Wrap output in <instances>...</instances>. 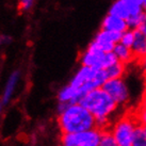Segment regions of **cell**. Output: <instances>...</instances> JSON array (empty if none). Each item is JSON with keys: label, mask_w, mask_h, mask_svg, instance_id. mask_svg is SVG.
<instances>
[{"label": "cell", "mask_w": 146, "mask_h": 146, "mask_svg": "<svg viewBox=\"0 0 146 146\" xmlns=\"http://www.w3.org/2000/svg\"><path fill=\"white\" fill-rule=\"evenodd\" d=\"M137 30L141 31L143 34H145V35H146V18L143 21V23L141 24V26H140V27H139V29H137Z\"/></svg>", "instance_id": "cell-24"}, {"label": "cell", "mask_w": 146, "mask_h": 146, "mask_svg": "<svg viewBox=\"0 0 146 146\" xmlns=\"http://www.w3.org/2000/svg\"><path fill=\"white\" fill-rule=\"evenodd\" d=\"M121 36L122 33L100 29L93 38V41L90 43L89 47H92L102 52H113L115 45L121 41Z\"/></svg>", "instance_id": "cell-7"}, {"label": "cell", "mask_w": 146, "mask_h": 146, "mask_svg": "<svg viewBox=\"0 0 146 146\" xmlns=\"http://www.w3.org/2000/svg\"><path fill=\"white\" fill-rule=\"evenodd\" d=\"M83 98V95L80 93V91L77 89H75L74 86L70 84H67L63 86L60 92L58 94V99L60 104H78L81 102V99Z\"/></svg>", "instance_id": "cell-9"}, {"label": "cell", "mask_w": 146, "mask_h": 146, "mask_svg": "<svg viewBox=\"0 0 146 146\" xmlns=\"http://www.w3.org/2000/svg\"><path fill=\"white\" fill-rule=\"evenodd\" d=\"M134 42V30H130L128 29L127 31H125L124 33H122V36H121V41L119 43L123 44L124 46L127 47H132Z\"/></svg>", "instance_id": "cell-16"}, {"label": "cell", "mask_w": 146, "mask_h": 146, "mask_svg": "<svg viewBox=\"0 0 146 146\" xmlns=\"http://www.w3.org/2000/svg\"><path fill=\"white\" fill-rule=\"evenodd\" d=\"M58 125L63 134L78 133L97 127L92 113L78 104H60L58 107Z\"/></svg>", "instance_id": "cell-1"}, {"label": "cell", "mask_w": 146, "mask_h": 146, "mask_svg": "<svg viewBox=\"0 0 146 146\" xmlns=\"http://www.w3.org/2000/svg\"><path fill=\"white\" fill-rule=\"evenodd\" d=\"M104 130L93 128L78 133L63 134L61 138V146H99Z\"/></svg>", "instance_id": "cell-5"}, {"label": "cell", "mask_w": 146, "mask_h": 146, "mask_svg": "<svg viewBox=\"0 0 146 146\" xmlns=\"http://www.w3.org/2000/svg\"><path fill=\"white\" fill-rule=\"evenodd\" d=\"M132 146H146V134L143 132L141 127H139L138 131L135 133Z\"/></svg>", "instance_id": "cell-18"}, {"label": "cell", "mask_w": 146, "mask_h": 146, "mask_svg": "<svg viewBox=\"0 0 146 146\" xmlns=\"http://www.w3.org/2000/svg\"><path fill=\"white\" fill-rule=\"evenodd\" d=\"M102 89L109 94V96L117 104L118 107L126 106L129 102L130 90L124 78L107 80L102 85Z\"/></svg>", "instance_id": "cell-6"}, {"label": "cell", "mask_w": 146, "mask_h": 146, "mask_svg": "<svg viewBox=\"0 0 146 146\" xmlns=\"http://www.w3.org/2000/svg\"><path fill=\"white\" fill-rule=\"evenodd\" d=\"M137 63H138L139 68L141 69V72L143 73V75L146 77V56H145V57H143L142 59L138 60V61H137Z\"/></svg>", "instance_id": "cell-21"}, {"label": "cell", "mask_w": 146, "mask_h": 146, "mask_svg": "<svg viewBox=\"0 0 146 146\" xmlns=\"http://www.w3.org/2000/svg\"><path fill=\"white\" fill-rule=\"evenodd\" d=\"M129 10V17L144 13V0H123ZM128 17V18H129Z\"/></svg>", "instance_id": "cell-15"}, {"label": "cell", "mask_w": 146, "mask_h": 146, "mask_svg": "<svg viewBox=\"0 0 146 146\" xmlns=\"http://www.w3.org/2000/svg\"><path fill=\"white\" fill-rule=\"evenodd\" d=\"M131 49L134 53L135 62L146 56V35L139 30H134V42Z\"/></svg>", "instance_id": "cell-11"}, {"label": "cell", "mask_w": 146, "mask_h": 146, "mask_svg": "<svg viewBox=\"0 0 146 146\" xmlns=\"http://www.w3.org/2000/svg\"><path fill=\"white\" fill-rule=\"evenodd\" d=\"M126 69H127V65L123 64L121 62H116L115 64L111 65L110 67L105 69L106 76L107 79H119V78H124L126 74Z\"/></svg>", "instance_id": "cell-14"}, {"label": "cell", "mask_w": 146, "mask_h": 146, "mask_svg": "<svg viewBox=\"0 0 146 146\" xmlns=\"http://www.w3.org/2000/svg\"><path fill=\"white\" fill-rule=\"evenodd\" d=\"M34 3L35 0H18V9L23 12H26L31 10Z\"/></svg>", "instance_id": "cell-20"}, {"label": "cell", "mask_w": 146, "mask_h": 146, "mask_svg": "<svg viewBox=\"0 0 146 146\" xmlns=\"http://www.w3.org/2000/svg\"><path fill=\"white\" fill-rule=\"evenodd\" d=\"M144 13H145V16H146V5L144 7Z\"/></svg>", "instance_id": "cell-27"}, {"label": "cell", "mask_w": 146, "mask_h": 146, "mask_svg": "<svg viewBox=\"0 0 146 146\" xmlns=\"http://www.w3.org/2000/svg\"><path fill=\"white\" fill-rule=\"evenodd\" d=\"M80 104L92 113L97 127L100 129L110 125L118 109L117 104L102 88L89 92L81 99Z\"/></svg>", "instance_id": "cell-2"}, {"label": "cell", "mask_w": 146, "mask_h": 146, "mask_svg": "<svg viewBox=\"0 0 146 146\" xmlns=\"http://www.w3.org/2000/svg\"><path fill=\"white\" fill-rule=\"evenodd\" d=\"M139 109L146 110V89L144 90L141 99H140V104H139Z\"/></svg>", "instance_id": "cell-23"}, {"label": "cell", "mask_w": 146, "mask_h": 146, "mask_svg": "<svg viewBox=\"0 0 146 146\" xmlns=\"http://www.w3.org/2000/svg\"><path fill=\"white\" fill-rule=\"evenodd\" d=\"M134 117L140 126H146V110L138 109L133 113Z\"/></svg>", "instance_id": "cell-19"}, {"label": "cell", "mask_w": 146, "mask_h": 146, "mask_svg": "<svg viewBox=\"0 0 146 146\" xmlns=\"http://www.w3.org/2000/svg\"><path fill=\"white\" fill-rule=\"evenodd\" d=\"M139 127L140 125L133 114H125L112 124L110 132L117 142L118 146H132Z\"/></svg>", "instance_id": "cell-3"}, {"label": "cell", "mask_w": 146, "mask_h": 146, "mask_svg": "<svg viewBox=\"0 0 146 146\" xmlns=\"http://www.w3.org/2000/svg\"><path fill=\"white\" fill-rule=\"evenodd\" d=\"M19 78H21V73L18 70H15L13 72L10 77L8 78V81L4 85L3 92H2V96H1V99H0V104L5 107L8 105L9 102L11 100L12 96L14 95V92L17 88V84H18V81H19Z\"/></svg>", "instance_id": "cell-10"}, {"label": "cell", "mask_w": 146, "mask_h": 146, "mask_svg": "<svg viewBox=\"0 0 146 146\" xmlns=\"http://www.w3.org/2000/svg\"><path fill=\"white\" fill-rule=\"evenodd\" d=\"M141 128H142V130H143V132L146 134V126H140Z\"/></svg>", "instance_id": "cell-25"}, {"label": "cell", "mask_w": 146, "mask_h": 146, "mask_svg": "<svg viewBox=\"0 0 146 146\" xmlns=\"http://www.w3.org/2000/svg\"><path fill=\"white\" fill-rule=\"evenodd\" d=\"M108 14L121 17L123 19L127 21L128 17H129V10H128L127 5L123 0H115L113 3L111 4Z\"/></svg>", "instance_id": "cell-13"}, {"label": "cell", "mask_w": 146, "mask_h": 146, "mask_svg": "<svg viewBox=\"0 0 146 146\" xmlns=\"http://www.w3.org/2000/svg\"><path fill=\"white\" fill-rule=\"evenodd\" d=\"M102 29L112 31V32L124 33L129 28H128L127 21L125 19H123L121 17L111 15V14H107L102 23Z\"/></svg>", "instance_id": "cell-8"}, {"label": "cell", "mask_w": 146, "mask_h": 146, "mask_svg": "<svg viewBox=\"0 0 146 146\" xmlns=\"http://www.w3.org/2000/svg\"><path fill=\"white\" fill-rule=\"evenodd\" d=\"M113 53L115 54V57L118 60V62H121L123 64L128 65L130 63H132V62H135V57H134V53L132 51V49L130 48V47L124 46L121 43L115 45Z\"/></svg>", "instance_id": "cell-12"}, {"label": "cell", "mask_w": 146, "mask_h": 146, "mask_svg": "<svg viewBox=\"0 0 146 146\" xmlns=\"http://www.w3.org/2000/svg\"><path fill=\"white\" fill-rule=\"evenodd\" d=\"M3 108H4L3 106H2L1 104H0V114H1V112H2V110H3Z\"/></svg>", "instance_id": "cell-26"}, {"label": "cell", "mask_w": 146, "mask_h": 146, "mask_svg": "<svg viewBox=\"0 0 146 146\" xmlns=\"http://www.w3.org/2000/svg\"><path fill=\"white\" fill-rule=\"evenodd\" d=\"M12 38L8 35H3V34H0V49L3 47L4 45H8L11 43Z\"/></svg>", "instance_id": "cell-22"}, {"label": "cell", "mask_w": 146, "mask_h": 146, "mask_svg": "<svg viewBox=\"0 0 146 146\" xmlns=\"http://www.w3.org/2000/svg\"><path fill=\"white\" fill-rule=\"evenodd\" d=\"M99 146H118V144L110 131H104Z\"/></svg>", "instance_id": "cell-17"}, {"label": "cell", "mask_w": 146, "mask_h": 146, "mask_svg": "<svg viewBox=\"0 0 146 146\" xmlns=\"http://www.w3.org/2000/svg\"><path fill=\"white\" fill-rule=\"evenodd\" d=\"M79 61L82 66L95 69H107L111 65L118 62V60L113 52H102L88 46V48L80 54Z\"/></svg>", "instance_id": "cell-4"}]
</instances>
